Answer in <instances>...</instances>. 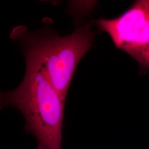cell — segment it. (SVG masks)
<instances>
[{
    "label": "cell",
    "mask_w": 149,
    "mask_h": 149,
    "mask_svg": "<svg viewBox=\"0 0 149 149\" xmlns=\"http://www.w3.org/2000/svg\"><path fill=\"white\" fill-rule=\"evenodd\" d=\"M92 12L72 13L76 28L68 36H61L47 26L31 31L24 25L14 27L10 33L21 45L26 67L39 70L65 101L75 70L98 32L95 21L86 20Z\"/></svg>",
    "instance_id": "cell-1"
},
{
    "label": "cell",
    "mask_w": 149,
    "mask_h": 149,
    "mask_svg": "<svg viewBox=\"0 0 149 149\" xmlns=\"http://www.w3.org/2000/svg\"><path fill=\"white\" fill-rule=\"evenodd\" d=\"M65 101L39 70L26 67L20 85L0 92V110L15 107L23 115L27 133L35 136L36 149H61Z\"/></svg>",
    "instance_id": "cell-2"
},
{
    "label": "cell",
    "mask_w": 149,
    "mask_h": 149,
    "mask_svg": "<svg viewBox=\"0 0 149 149\" xmlns=\"http://www.w3.org/2000/svg\"><path fill=\"white\" fill-rule=\"evenodd\" d=\"M98 32H105L116 48L133 58L140 72L149 70V1L139 0L120 15L95 21Z\"/></svg>",
    "instance_id": "cell-3"
}]
</instances>
